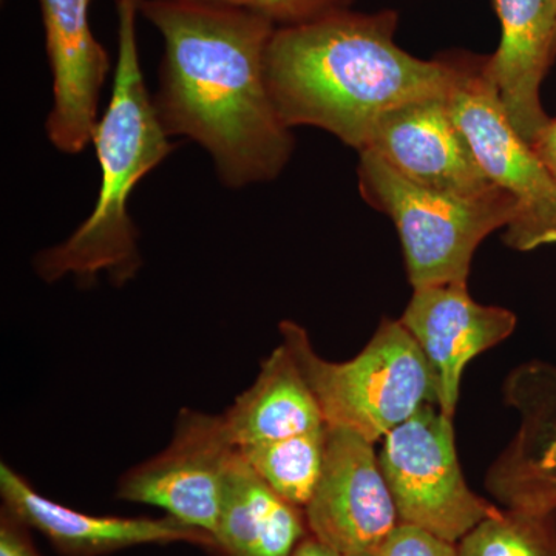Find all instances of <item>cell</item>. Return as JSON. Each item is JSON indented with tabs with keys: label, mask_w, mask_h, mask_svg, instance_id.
Returning a JSON list of instances; mask_svg holds the SVG:
<instances>
[{
	"label": "cell",
	"mask_w": 556,
	"mask_h": 556,
	"mask_svg": "<svg viewBox=\"0 0 556 556\" xmlns=\"http://www.w3.org/2000/svg\"><path fill=\"white\" fill-rule=\"evenodd\" d=\"M393 10L334 11L277 27L266 53L270 97L285 126L317 127L364 150L391 110L450 97L459 53L420 60L397 46Z\"/></svg>",
	"instance_id": "7a4b0ae2"
},
{
	"label": "cell",
	"mask_w": 556,
	"mask_h": 556,
	"mask_svg": "<svg viewBox=\"0 0 556 556\" xmlns=\"http://www.w3.org/2000/svg\"><path fill=\"white\" fill-rule=\"evenodd\" d=\"M236 450L223 416L182 408L170 444L130 468L119 479L118 496L163 508L175 521L214 538Z\"/></svg>",
	"instance_id": "ba28073f"
},
{
	"label": "cell",
	"mask_w": 556,
	"mask_h": 556,
	"mask_svg": "<svg viewBox=\"0 0 556 556\" xmlns=\"http://www.w3.org/2000/svg\"><path fill=\"white\" fill-rule=\"evenodd\" d=\"M292 556H339L336 552H332L331 548L321 544L320 541H317L316 538L311 535L306 536L302 543L299 544L298 548H295L294 554Z\"/></svg>",
	"instance_id": "cb8c5ba5"
},
{
	"label": "cell",
	"mask_w": 556,
	"mask_h": 556,
	"mask_svg": "<svg viewBox=\"0 0 556 556\" xmlns=\"http://www.w3.org/2000/svg\"><path fill=\"white\" fill-rule=\"evenodd\" d=\"M365 149L422 188L464 199H481L501 190L478 163L453 115L450 97L391 110L376 124Z\"/></svg>",
	"instance_id": "30bf717a"
},
{
	"label": "cell",
	"mask_w": 556,
	"mask_h": 556,
	"mask_svg": "<svg viewBox=\"0 0 556 556\" xmlns=\"http://www.w3.org/2000/svg\"><path fill=\"white\" fill-rule=\"evenodd\" d=\"M379 464L401 525L457 544L497 511L467 485L453 419L434 404L424 405L383 438Z\"/></svg>",
	"instance_id": "52a82bcc"
},
{
	"label": "cell",
	"mask_w": 556,
	"mask_h": 556,
	"mask_svg": "<svg viewBox=\"0 0 556 556\" xmlns=\"http://www.w3.org/2000/svg\"><path fill=\"white\" fill-rule=\"evenodd\" d=\"M501 24L500 46L485 70L515 130L529 142L547 126L541 86L556 58L554 0H493Z\"/></svg>",
	"instance_id": "5bb4252c"
},
{
	"label": "cell",
	"mask_w": 556,
	"mask_h": 556,
	"mask_svg": "<svg viewBox=\"0 0 556 556\" xmlns=\"http://www.w3.org/2000/svg\"><path fill=\"white\" fill-rule=\"evenodd\" d=\"M139 11L164 40L153 102L167 135L206 150L226 188L276 179L294 152L266 79L277 25L203 0H141Z\"/></svg>",
	"instance_id": "6da1fadb"
},
{
	"label": "cell",
	"mask_w": 556,
	"mask_h": 556,
	"mask_svg": "<svg viewBox=\"0 0 556 556\" xmlns=\"http://www.w3.org/2000/svg\"><path fill=\"white\" fill-rule=\"evenodd\" d=\"M0 493L17 521L35 527L72 555L108 554L141 544L185 543L215 546L214 538L174 518L93 517L49 500L7 464L0 466Z\"/></svg>",
	"instance_id": "9a60e30c"
},
{
	"label": "cell",
	"mask_w": 556,
	"mask_h": 556,
	"mask_svg": "<svg viewBox=\"0 0 556 556\" xmlns=\"http://www.w3.org/2000/svg\"><path fill=\"white\" fill-rule=\"evenodd\" d=\"M239 452L278 496L305 508L324 471L327 426L295 437L248 445Z\"/></svg>",
	"instance_id": "ac0fdd59"
},
{
	"label": "cell",
	"mask_w": 556,
	"mask_h": 556,
	"mask_svg": "<svg viewBox=\"0 0 556 556\" xmlns=\"http://www.w3.org/2000/svg\"><path fill=\"white\" fill-rule=\"evenodd\" d=\"M459 556H556V511L497 508L457 544Z\"/></svg>",
	"instance_id": "d6986e66"
},
{
	"label": "cell",
	"mask_w": 556,
	"mask_h": 556,
	"mask_svg": "<svg viewBox=\"0 0 556 556\" xmlns=\"http://www.w3.org/2000/svg\"><path fill=\"white\" fill-rule=\"evenodd\" d=\"M532 148L541 163L556 179V116L548 119L547 126L538 135Z\"/></svg>",
	"instance_id": "7402d4cb"
},
{
	"label": "cell",
	"mask_w": 556,
	"mask_h": 556,
	"mask_svg": "<svg viewBox=\"0 0 556 556\" xmlns=\"http://www.w3.org/2000/svg\"><path fill=\"white\" fill-rule=\"evenodd\" d=\"M0 556H36L27 541L7 522L0 529Z\"/></svg>",
	"instance_id": "603a6c76"
},
{
	"label": "cell",
	"mask_w": 556,
	"mask_h": 556,
	"mask_svg": "<svg viewBox=\"0 0 556 556\" xmlns=\"http://www.w3.org/2000/svg\"><path fill=\"white\" fill-rule=\"evenodd\" d=\"M91 0H39L53 76V108L46 130L60 152H83L98 126L108 51L89 24Z\"/></svg>",
	"instance_id": "8fae6325"
},
{
	"label": "cell",
	"mask_w": 556,
	"mask_h": 556,
	"mask_svg": "<svg viewBox=\"0 0 556 556\" xmlns=\"http://www.w3.org/2000/svg\"><path fill=\"white\" fill-rule=\"evenodd\" d=\"M266 17L277 27L306 24L334 11L350 9L353 0H203Z\"/></svg>",
	"instance_id": "ffe728a7"
},
{
	"label": "cell",
	"mask_w": 556,
	"mask_h": 556,
	"mask_svg": "<svg viewBox=\"0 0 556 556\" xmlns=\"http://www.w3.org/2000/svg\"><path fill=\"white\" fill-rule=\"evenodd\" d=\"M554 7H555V20H556V0H554ZM555 51H556V36H555Z\"/></svg>",
	"instance_id": "d4e9b609"
},
{
	"label": "cell",
	"mask_w": 556,
	"mask_h": 556,
	"mask_svg": "<svg viewBox=\"0 0 556 556\" xmlns=\"http://www.w3.org/2000/svg\"><path fill=\"white\" fill-rule=\"evenodd\" d=\"M139 5L141 0H116L118 65L108 110L91 138L101 167L100 192L89 217L67 240L36 255V273L47 283L65 276L89 283L105 273L123 285L141 266L130 197L138 182L170 155L174 144L139 64Z\"/></svg>",
	"instance_id": "3957f363"
},
{
	"label": "cell",
	"mask_w": 556,
	"mask_h": 556,
	"mask_svg": "<svg viewBox=\"0 0 556 556\" xmlns=\"http://www.w3.org/2000/svg\"><path fill=\"white\" fill-rule=\"evenodd\" d=\"M309 535L339 556H380L399 522L375 444L327 427L320 481L303 508Z\"/></svg>",
	"instance_id": "9c48e42d"
},
{
	"label": "cell",
	"mask_w": 556,
	"mask_h": 556,
	"mask_svg": "<svg viewBox=\"0 0 556 556\" xmlns=\"http://www.w3.org/2000/svg\"><path fill=\"white\" fill-rule=\"evenodd\" d=\"M358 155V189L393 219L413 288L467 283L479 244L515 217L517 204L504 190L464 199L409 181L371 150Z\"/></svg>",
	"instance_id": "5b68a950"
},
{
	"label": "cell",
	"mask_w": 556,
	"mask_h": 556,
	"mask_svg": "<svg viewBox=\"0 0 556 556\" xmlns=\"http://www.w3.org/2000/svg\"><path fill=\"white\" fill-rule=\"evenodd\" d=\"M380 556H459L456 544L447 543L426 530L399 525Z\"/></svg>",
	"instance_id": "44dd1931"
},
{
	"label": "cell",
	"mask_w": 556,
	"mask_h": 556,
	"mask_svg": "<svg viewBox=\"0 0 556 556\" xmlns=\"http://www.w3.org/2000/svg\"><path fill=\"white\" fill-rule=\"evenodd\" d=\"M506 399L521 415L517 437L485 485L506 508L556 511V367L530 362L511 372Z\"/></svg>",
	"instance_id": "4fadbf2b"
},
{
	"label": "cell",
	"mask_w": 556,
	"mask_h": 556,
	"mask_svg": "<svg viewBox=\"0 0 556 556\" xmlns=\"http://www.w3.org/2000/svg\"><path fill=\"white\" fill-rule=\"evenodd\" d=\"M280 331L327 427L346 428L376 444L424 405H438L433 368L401 320H383L367 346L340 364L318 356L308 332L294 321H281Z\"/></svg>",
	"instance_id": "277c9868"
},
{
	"label": "cell",
	"mask_w": 556,
	"mask_h": 556,
	"mask_svg": "<svg viewBox=\"0 0 556 556\" xmlns=\"http://www.w3.org/2000/svg\"><path fill=\"white\" fill-rule=\"evenodd\" d=\"M486 56L459 53L450 105L490 181L517 204L504 243L519 252L556 244V179L504 113Z\"/></svg>",
	"instance_id": "8992f818"
},
{
	"label": "cell",
	"mask_w": 556,
	"mask_h": 556,
	"mask_svg": "<svg viewBox=\"0 0 556 556\" xmlns=\"http://www.w3.org/2000/svg\"><path fill=\"white\" fill-rule=\"evenodd\" d=\"M401 321L430 362L438 407L452 419L460 379L471 358L503 342L517 328L511 311L475 302L467 283L415 288Z\"/></svg>",
	"instance_id": "7c38bea8"
},
{
	"label": "cell",
	"mask_w": 556,
	"mask_h": 556,
	"mask_svg": "<svg viewBox=\"0 0 556 556\" xmlns=\"http://www.w3.org/2000/svg\"><path fill=\"white\" fill-rule=\"evenodd\" d=\"M222 416L237 448L327 426L316 396L285 343L262 362L254 383Z\"/></svg>",
	"instance_id": "e0dca14e"
},
{
	"label": "cell",
	"mask_w": 556,
	"mask_h": 556,
	"mask_svg": "<svg viewBox=\"0 0 556 556\" xmlns=\"http://www.w3.org/2000/svg\"><path fill=\"white\" fill-rule=\"evenodd\" d=\"M306 536L303 508L278 496L237 448L226 473L215 547L226 556H292Z\"/></svg>",
	"instance_id": "2e32d148"
}]
</instances>
